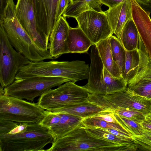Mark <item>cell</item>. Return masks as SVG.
<instances>
[{
  "instance_id": "8fae6325",
  "label": "cell",
  "mask_w": 151,
  "mask_h": 151,
  "mask_svg": "<svg viewBox=\"0 0 151 151\" xmlns=\"http://www.w3.org/2000/svg\"><path fill=\"white\" fill-rule=\"evenodd\" d=\"M75 19L78 26L94 45L113 34L104 12L88 10L81 14Z\"/></svg>"
},
{
  "instance_id": "74e56055",
  "label": "cell",
  "mask_w": 151,
  "mask_h": 151,
  "mask_svg": "<svg viewBox=\"0 0 151 151\" xmlns=\"http://www.w3.org/2000/svg\"><path fill=\"white\" fill-rule=\"evenodd\" d=\"M102 4L111 8L126 0H100Z\"/></svg>"
},
{
  "instance_id": "603a6c76",
  "label": "cell",
  "mask_w": 151,
  "mask_h": 151,
  "mask_svg": "<svg viewBox=\"0 0 151 151\" xmlns=\"http://www.w3.org/2000/svg\"><path fill=\"white\" fill-rule=\"evenodd\" d=\"M101 4L100 0H78L73 3L70 2L63 16L75 18L81 14L88 10L102 12Z\"/></svg>"
},
{
  "instance_id": "4316f807",
  "label": "cell",
  "mask_w": 151,
  "mask_h": 151,
  "mask_svg": "<svg viewBox=\"0 0 151 151\" xmlns=\"http://www.w3.org/2000/svg\"><path fill=\"white\" fill-rule=\"evenodd\" d=\"M82 124L87 128H100L104 129H113L130 134L120 125L118 124L109 122L92 117L83 119L82 121Z\"/></svg>"
},
{
  "instance_id": "f35d334b",
  "label": "cell",
  "mask_w": 151,
  "mask_h": 151,
  "mask_svg": "<svg viewBox=\"0 0 151 151\" xmlns=\"http://www.w3.org/2000/svg\"><path fill=\"white\" fill-rule=\"evenodd\" d=\"M13 0H0V16H3L8 3Z\"/></svg>"
},
{
  "instance_id": "3957f363",
  "label": "cell",
  "mask_w": 151,
  "mask_h": 151,
  "mask_svg": "<svg viewBox=\"0 0 151 151\" xmlns=\"http://www.w3.org/2000/svg\"><path fill=\"white\" fill-rule=\"evenodd\" d=\"M48 151H131L129 148L93 137L81 123L53 140Z\"/></svg>"
},
{
  "instance_id": "cb8c5ba5",
  "label": "cell",
  "mask_w": 151,
  "mask_h": 151,
  "mask_svg": "<svg viewBox=\"0 0 151 151\" xmlns=\"http://www.w3.org/2000/svg\"><path fill=\"white\" fill-rule=\"evenodd\" d=\"M86 131L89 135L96 138L107 141L118 145L127 147L132 151L137 149L136 145L132 141L125 140L100 128H86Z\"/></svg>"
},
{
  "instance_id": "d6a6232c",
  "label": "cell",
  "mask_w": 151,
  "mask_h": 151,
  "mask_svg": "<svg viewBox=\"0 0 151 151\" xmlns=\"http://www.w3.org/2000/svg\"><path fill=\"white\" fill-rule=\"evenodd\" d=\"M19 124L11 120L0 119V134L9 133Z\"/></svg>"
},
{
  "instance_id": "ba28073f",
  "label": "cell",
  "mask_w": 151,
  "mask_h": 151,
  "mask_svg": "<svg viewBox=\"0 0 151 151\" xmlns=\"http://www.w3.org/2000/svg\"><path fill=\"white\" fill-rule=\"evenodd\" d=\"M89 94L82 86L70 81L44 93L40 96L37 104L43 109L51 111L67 105L84 102Z\"/></svg>"
},
{
  "instance_id": "b9f144b4",
  "label": "cell",
  "mask_w": 151,
  "mask_h": 151,
  "mask_svg": "<svg viewBox=\"0 0 151 151\" xmlns=\"http://www.w3.org/2000/svg\"><path fill=\"white\" fill-rule=\"evenodd\" d=\"M78 0H71V1L70 2L73 3Z\"/></svg>"
},
{
  "instance_id": "7c38bea8",
  "label": "cell",
  "mask_w": 151,
  "mask_h": 151,
  "mask_svg": "<svg viewBox=\"0 0 151 151\" xmlns=\"http://www.w3.org/2000/svg\"><path fill=\"white\" fill-rule=\"evenodd\" d=\"M16 17L21 26L36 45L48 50L49 39L39 30L34 10V0H17L15 5Z\"/></svg>"
},
{
  "instance_id": "5b68a950",
  "label": "cell",
  "mask_w": 151,
  "mask_h": 151,
  "mask_svg": "<svg viewBox=\"0 0 151 151\" xmlns=\"http://www.w3.org/2000/svg\"><path fill=\"white\" fill-rule=\"evenodd\" d=\"M91 60L88 82L82 87L90 93L111 94L125 89L127 85L122 77L117 78L104 66L95 45L91 47Z\"/></svg>"
},
{
  "instance_id": "e0dca14e",
  "label": "cell",
  "mask_w": 151,
  "mask_h": 151,
  "mask_svg": "<svg viewBox=\"0 0 151 151\" xmlns=\"http://www.w3.org/2000/svg\"><path fill=\"white\" fill-rule=\"evenodd\" d=\"M105 111L99 106L87 101L67 105L51 111L56 114H66L83 119L92 117Z\"/></svg>"
},
{
  "instance_id": "ac0fdd59",
  "label": "cell",
  "mask_w": 151,
  "mask_h": 151,
  "mask_svg": "<svg viewBox=\"0 0 151 151\" xmlns=\"http://www.w3.org/2000/svg\"><path fill=\"white\" fill-rule=\"evenodd\" d=\"M94 45L82 30L78 26L70 27L68 46L69 53H83Z\"/></svg>"
},
{
  "instance_id": "484cf974",
  "label": "cell",
  "mask_w": 151,
  "mask_h": 151,
  "mask_svg": "<svg viewBox=\"0 0 151 151\" xmlns=\"http://www.w3.org/2000/svg\"><path fill=\"white\" fill-rule=\"evenodd\" d=\"M127 86L128 89L134 93L151 101V80L141 79Z\"/></svg>"
},
{
  "instance_id": "83f0119b",
  "label": "cell",
  "mask_w": 151,
  "mask_h": 151,
  "mask_svg": "<svg viewBox=\"0 0 151 151\" xmlns=\"http://www.w3.org/2000/svg\"><path fill=\"white\" fill-rule=\"evenodd\" d=\"M114 114L118 124L130 134L133 136H139L142 134L144 129L141 124V122L120 116L114 113Z\"/></svg>"
},
{
  "instance_id": "60d3db41",
  "label": "cell",
  "mask_w": 151,
  "mask_h": 151,
  "mask_svg": "<svg viewBox=\"0 0 151 151\" xmlns=\"http://www.w3.org/2000/svg\"><path fill=\"white\" fill-rule=\"evenodd\" d=\"M138 4L149 2V0H136Z\"/></svg>"
},
{
  "instance_id": "8992f818",
  "label": "cell",
  "mask_w": 151,
  "mask_h": 151,
  "mask_svg": "<svg viewBox=\"0 0 151 151\" xmlns=\"http://www.w3.org/2000/svg\"><path fill=\"white\" fill-rule=\"evenodd\" d=\"M46 111L37 104L11 96L0 95V119L18 123H39Z\"/></svg>"
},
{
  "instance_id": "ffe728a7",
  "label": "cell",
  "mask_w": 151,
  "mask_h": 151,
  "mask_svg": "<svg viewBox=\"0 0 151 151\" xmlns=\"http://www.w3.org/2000/svg\"><path fill=\"white\" fill-rule=\"evenodd\" d=\"M59 114L60 116L59 122L49 130L54 140L62 137L74 128L80 124L83 119L68 114Z\"/></svg>"
},
{
  "instance_id": "6da1fadb",
  "label": "cell",
  "mask_w": 151,
  "mask_h": 151,
  "mask_svg": "<svg viewBox=\"0 0 151 151\" xmlns=\"http://www.w3.org/2000/svg\"><path fill=\"white\" fill-rule=\"evenodd\" d=\"M0 24L12 46L31 61L54 59L49 50H45L38 47L22 27L16 17L13 0L8 4L3 15L0 18Z\"/></svg>"
},
{
  "instance_id": "9c48e42d",
  "label": "cell",
  "mask_w": 151,
  "mask_h": 151,
  "mask_svg": "<svg viewBox=\"0 0 151 151\" xmlns=\"http://www.w3.org/2000/svg\"><path fill=\"white\" fill-rule=\"evenodd\" d=\"M31 61L13 48L0 24V83L2 88L15 80L20 69Z\"/></svg>"
},
{
  "instance_id": "7a4b0ae2",
  "label": "cell",
  "mask_w": 151,
  "mask_h": 151,
  "mask_svg": "<svg viewBox=\"0 0 151 151\" xmlns=\"http://www.w3.org/2000/svg\"><path fill=\"white\" fill-rule=\"evenodd\" d=\"M90 67L83 61L31 62L18 72L15 80L38 76L65 78L74 83L87 79Z\"/></svg>"
},
{
  "instance_id": "1f68e13d",
  "label": "cell",
  "mask_w": 151,
  "mask_h": 151,
  "mask_svg": "<svg viewBox=\"0 0 151 151\" xmlns=\"http://www.w3.org/2000/svg\"><path fill=\"white\" fill-rule=\"evenodd\" d=\"M45 111L46 114L39 124L49 130L59 122L60 116V114H56L51 111Z\"/></svg>"
},
{
  "instance_id": "4fadbf2b",
  "label": "cell",
  "mask_w": 151,
  "mask_h": 151,
  "mask_svg": "<svg viewBox=\"0 0 151 151\" xmlns=\"http://www.w3.org/2000/svg\"><path fill=\"white\" fill-rule=\"evenodd\" d=\"M59 0H34V10L38 28L49 39L57 22Z\"/></svg>"
},
{
  "instance_id": "e575fe53",
  "label": "cell",
  "mask_w": 151,
  "mask_h": 151,
  "mask_svg": "<svg viewBox=\"0 0 151 151\" xmlns=\"http://www.w3.org/2000/svg\"><path fill=\"white\" fill-rule=\"evenodd\" d=\"M71 0H59L56 13L57 21L63 14Z\"/></svg>"
},
{
  "instance_id": "9a60e30c",
  "label": "cell",
  "mask_w": 151,
  "mask_h": 151,
  "mask_svg": "<svg viewBox=\"0 0 151 151\" xmlns=\"http://www.w3.org/2000/svg\"><path fill=\"white\" fill-rule=\"evenodd\" d=\"M132 19L139 36L151 60V19L150 14L145 11L136 0H130Z\"/></svg>"
},
{
  "instance_id": "f1b7e54d",
  "label": "cell",
  "mask_w": 151,
  "mask_h": 151,
  "mask_svg": "<svg viewBox=\"0 0 151 151\" xmlns=\"http://www.w3.org/2000/svg\"><path fill=\"white\" fill-rule=\"evenodd\" d=\"M112 112L120 116L139 122H142L144 120L145 115L147 113L139 110L120 107L116 108Z\"/></svg>"
},
{
  "instance_id": "4dcf8cb0",
  "label": "cell",
  "mask_w": 151,
  "mask_h": 151,
  "mask_svg": "<svg viewBox=\"0 0 151 151\" xmlns=\"http://www.w3.org/2000/svg\"><path fill=\"white\" fill-rule=\"evenodd\" d=\"M142 79L151 80V60L146 50L143 53L141 68L135 78L130 83Z\"/></svg>"
},
{
  "instance_id": "d4e9b609",
  "label": "cell",
  "mask_w": 151,
  "mask_h": 151,
  "mask_svg": "<svg viewBox=\"0 0 151 151\" xmlns=\"http://www.w3.org/2000/svg\"><path fill=\"white\" fill-rule=\"evenodd\" d=\"M109 39L113 59L118 65L122 75L125 68V50L117 37L112 35Z\"/></svg>"
},
{
  "instance_id": "44dd1931",
  "label": "cell",
  "mask_w": 151,
  "mask_h": 151,
  "mask_svg": "<svg viewBox=\"0 0 151 151\" xmlns=\"http://www.w3.org/2000/svg\"><path fill=\"white\" fill-rule=\"evenodd\" d=\"M125 68L122 76L127 86L137 75L140 65V57L138 48L130 51L125 50Z\"/></svg>"
},
{
  "instance_id": "ab89813d",
  "label": "cell",
  "mask_w": 151,
  "mask_h": 151,
  "mask_svg": "<svg viewBox=\"0 0 151 151\" xmlns=\"http://www.w3.org/2000/svg\"><path fill=\"white\" fill-rule=\"evenodd\" d=\"M138 4L145 11L150 14L151 13V3L149 2Z\"/></svg>"
},
{
  "instance_id": "52a82bcc",
  "label": "cell",
  "mask_w": 151,
  "mask_h": 151,
  "mask_svg": "<svg viewBox=\"0 0 151 151\" xmlns=\"http://www.w3.org/2000/svg\"><path fill=\"white\" fill-rule=\"evenodd\" d=\"M70 81L63 78L45 76L15 80L4 88L3 95L33 101L35 98L52 88Z\"/></svg>"
},
{
  "instance_id": "277c9868",
  "label": "cell",
  "mask_w": 151,
  "mask_h": 151,
  "mask_svg": "<svg viewBox=\"0 0 151 151\" xmlns=\"http://www.w3.org/2000/svg\"><path fill=\"white\" fill-rule=\"evenodd\" d=\"M53 140L48 129L39 123H28L19 132L0 134V151H45Z\"/></svg>"
},
{
  "instance_id": "5bb4252c",
  "label": "cell",
  "mask_w": 151,
  "mask_h": 151,
  "mask_svg": "<svg viewBox=\"0 0 151 151\" xmlns=\"http://www.w3.org/2000/svg\"><path fill=\"white\" fill-rule=\"evenodd\" d=\"M70 27L66 18L62 16L57 21L51 32L48 50L54 59L63 54L69 53L68 42Z\"/></svg>"
},
{
  "instance_id": "2e32d148",
  "label": "cell",
  "mask_w": 151,
  "mask_h": 151,
  "mask_svg": "<svg viewBox=\"0 0 151 151\" xmlns=\"http://www.w3.org/2000/svg\"><path fill=\"white\" fill-rule=\"evenodd\" d=\"M113 32L119 38L127 22L132 18L130 0H126L104 12Z\"/></svg>"
},
{
  "instance_id": "8d00e7d4",
  "label": "cell",
  "mask_w": 151,
  "mask_h": 151,
  "mask_svg": "<svg viewBox=\"0 0 151 151\" xmlns=\"http://www.w3.org/2000/svg\"><path fill=\"white\" fill-rule=\"evenodd\" d=\"M141 124L144 129H151V110L145 115V119Z\"/></svg>"
},
{
  "instance_id": "d6986e66",
  "label": "cell",
  "mask_w": 151,
  "mask_h": 151,
  "mask_svg": "<svg viewBox=\"0 0 151 151\" xmlns=\"http://www.w3.org/2000/svg\"><path fill=\"white\" fill-rule=\"evenodd\" d=\"M109 37L95 45L104 66L114 76L120 78L122 76L120 70L113 59Z\"/></svg>"
},
{
  "instance_id": "836d02e7",
  "label": "cell",
  "mask_w": 151,
  "mask_h": 151,
  "mask_svg": "<svg viewBox=\"0 0 151 151\" xmlns=\"http://www.w3.org/2000/svg\"><path fill=\"white\" fill-rule=\"evenodd\" d=\"M92 117L109 122L118 124L112 112L104 111L98 113Z\"/></svg>"
},
{
  "instance_id": "30bf717a",
  "label": "cell",
  "mask_w": 151,
  "mask_h": 151,
  "mask_svg": "<svg viewBox=\"0 0 151 151\" xmlns=\"http://www.w3.org/2000/svg\"><path fill=\"white\" fill-rule=\"evenodd\" d=\"M97 105L106 111L113 112L117 107L128 108L147 113L151 110V101L129 90L127 87L111 94L98 97Z\"/></svg>"
},
{
  "instance_id": "f546056e",
  "label": "cell",
  "mask_w": 151,
  "mask_h": 151,
  "mask_svg": "<svg viewBox=\"0 0 151 151\" xmlns=\"http://www.w3.org/2000/svg\"><path fill=\"white\" fill-rule=\"evenodd\" d=\"M132 140L136 145L137 149L151 151V129H144L142 134L133 136Z\"/></svg>"
},
{
  "instance_id": "d590c367",
  "label": "cell",
  "mask_w": 151,
  "mask_h": 151,
  "mask_svg": "<svg viewBox=\"0 0 151 151\" xmlns=\"http://www.w3.org/2000/svg\"><path fill=\"white\" fill-rule=\"evenodd\" d=\"M101 128L125 140L128 141H132V137L133 136L129 134L126 133L118 130L113 129Z\"/></svg>"
},
{
  "instance_id": "7bdbcfd3",
  "label": "cell",
  "mask_w": 151,
  "mask_h": 151,
  "mask_svg": "<svg viewBox=\"0 0 151 151\" xmlns=\"http://www.w3.org/2000/svg\"><path fill=\"white\" fill-rule=\"evenodd\" d=\"M149 2L151 3V0H149Z\"/></svg>"
},
{
  "instance_id": "7402d4cb",
  "label": "cell",
  "mask_w": 151,
  "mask_h": 151,
  "mask_svg": "<svg viewBox=\"0 0 151 151\" xmlns=\"http://www.w3.org/2000/svg\"><path fill=\"white\" fill-rule=\"evenodd\" d=\"M139 35L132 19H129L123 27L119 39L125 50L130 51L138 48Z\"/></svg>"
}]
</instances>
